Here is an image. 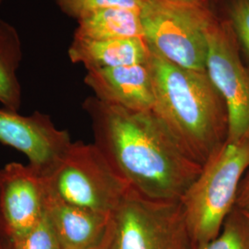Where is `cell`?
Returning a JSON list of instances; mask_svg holds the SVG:
<instances>
[{
  "mask_svg": "<svg viewBox=\"0 0 249 249\" xmlns=\"http://www.w3.org/2000/svg\"><path fill=\"white\" fill-rule=\"evenodd\" d=\"M213 7L215 13L229 24L249 68V0H213Z\"/></svg>",
  "mask_w": 249,
  "mask_h": 249,
  "instance_id": "9a60e30c",
  "label": "cell"
},
{
  "mask_svg": "<svg viewBox=\"0 0 249 249\" xmlns=\"http://www.w3.org/2000/svg\"><path fill=\"white\" fill-rule=\"evenodd\" d=\"M84 83L92 90L93 96L107 104L138 112L154 108L150 60L145 64L89 70Z\"/></svg>",
  "mask_w": 249,
  "mask_h": 249,
  "instance_id": "30bf717a",
  "label": "cell"
},
{
  "mask_svg": "<svg viewBox=\"0 0 249 249\" xmlns=\"http://www.w3.org/2000/svg\"><path fill=\"white\" fill-rule=\"evenodd\" d=\"M189 1H194V2H197L204 5H210V6H213V0H189Z\"/></svg>",
  "mask_w": 249,
  "mask_h": 249,
  "instance_id": "44dd1931",
  "label": "cell"
},
{
  "mask_svg": "<svg viewBox=\"0 0 249 249\" xmlns=\"http://www.w3.org/2000/svg\"><path fill=\"white\" fill-rule=\"evenodd\" d=\"M74 37L90 40H120L144 38L141 11L107 9L77 20Z\"/></svg>",
  "mask_w": 249,
  "mask_h": 249,
  "instance_id": "4fadbf2b",
  "label": "cell"
},
{
  "mask_svg": "<svg viewBox=\"0 0 249 249\" xmlns=\"http://www.w3.org/2000/svg\"><path fill=\"white\" fill-rule=\"evenodd\" d=\"M23 59V45L17 28L0 18V104L17 111L22 106L18 71Z\"/></svg>",
  "mask_w": 249,
  "mask_h": 249,
  "instance_id": "5bb4252c",
  "label": "cell"
},
{
  "mask_svg": "<svg viewBox=\"0 0 249 249\" xmlns=\"http://www.w3.org/2000/svg\"><path fill=\"white\" fill-rule=\"evenodd\" d=\"M141 16L152 49L182 68L206 71L209 27L213 7L189 0H147Z\"/></svg>",
  "mask_w": 249,
  "mask_h": 249,
  "instance_id": "277c9868",
  "label": "cell"
},
{
  "mask_svg": "<svg viewBox=\"0 0 249 249\" xmlns=\"http://www.w3.org/2000/svg\"><path fill=\"white\" fill-rule=\"evenodd\" d=\"M12 249H63L46 213L36 227L21 239L11 242Z\"/></svg>",
  "mask_w": 249,
  "mask_h": 249,
  "instance_id": "ac0fdd59",
  "label": "cell"
},
{
  "mask_svg": "<svg viewBox=\"0 0 249 249\" xmlns=\"http://www.w3.org/2000/svg\"><path fill=\"white\" fill-rule=\"evenodd\" d=\"M102 249H194L180 200L128 190L112 213Z\"/></svg>",
  "mask_w": 249,
  "mask_h": 249,
  "instance_id": "5b68a950",
  "label": "cell"
},
{
  "mask_svg": "<svg viewBox=\"0 0 249 249\" xmlns=\"http://www.w3.org/2000/svg\"><path fill=\"white\" fill-rule=\"evenodd\" d=\"M151 49L152 111L187 156L202 166L228 139L223 97L207 72L182 68Z\"/></svg>",
  "mask_w": 249,
  "mask_h": 249,
  "instance_id": "7a4b0ae2",
  "label": "cell"
},
{
  "mask_svg": "<svg viewBox=\"0 0 249 249\" xmlns=\"http://www.w3.org/2000/svg\"><path fill=\"white\" fill-rule=\"evenodd\" d=\"M9 243H10V240L7 234V231L5 229L3 220H2V216L0 213V249H5Z\"/></svg>",
  "mask_w": 249,
  "mask_h": 249,
  "instance_id": "ffe728a7",
  "label": "cell"
},
{
  "mask_svg": "<svg viewBox=\"0 0 249 249\" xmlns=\"http://www.w3.org/2000/svg\"><path fill=\"white\" fill-rule=\"evenodd\" d=\"M207 38L206 72L227 109V141L249 142V68L229 24L217 14L209 27Z\"/></svg>",
  "mask_w": 249,
  "mask_h": 249,
  "instance_id": "52a82bcc",
  "label": "cell"
},
{
  "mask_svg": "<svg viewBox=\"0 0 249 249\" xmlns=\"http://www.w3.org/2000/svg\"><path fill=\"white\" fill-rule=\"evenodd\" d=\"M96 145L118 176L135 191L160 200H180L200 173L153 111L138 112L89 96Z\"/></svg>",
  "mask_w": 249,
  "mask_h": 249,
  "instance_id": "6da1fadb",
  "label": "cell"
},
{
  "mask_svg": "<svg viewBox=\"0 0 249 249\" xmlns=\"http://www.w3.org/2000/svg\"><path fill=\"white\" fill-rule=\"evenodd\" d=\"M0 142L23 153L28 163L45 178L59 163L71 145L70 133L58 128L40 111L29 116L0 108Z\"/></svg>",
  "mask_w": 249,
  "mask_h": 249,
  "instance_id": "ba28073f",
  "label": "cell"
},
{
  "mask_svg": "<svg viewBox=\"0 0 249 249\" xmlns=\"http://www.w3.org/2000/svg\"><path fill=\"white\" fill-rule=\"evenodd\" d=\"M54 2L64 15L79 20L103 9L120 8L141 11L147 0H54Z\"/></svg>",
  "mask_w": 249,
  "mask_h": 249,
  "instance_id": "e0dca14e",
  "label": "cell"
},
{
  "mask_svg": "<svg viewBox=\"0 0 249 249\" xmlns=\"http://www.w3.org/2000/svg\"><path fill=\"white\" fill-rule=\"evenodd\" d=\"M194 249H249V216L234 207L219 234Z\"/></svg>",
  "mask_w": 249,
  "mask_h": 249,
  "instance_id": "2e32d148",
  "label": "cell"
},
{
  "mask_svg": "<svg viewBox=\"0 0 249 249\" xmlns=\"http://www.w3.org/2000/svg\"><path fill=\"white\" fill-rule=\"evenodd\" d=\"M151 54L145 38L90 40L73 36L68 49L70 60L81 64L86 71L145 64Z\"/></svg>",
  "mask_w": 249,
  "mask_h": 249,
  "instance_id": "7c38bea8",
  "label": "cell"
},
{
  "mask_svg": "<svg viewBox=\"0 0 249 249\" xmlns=\"http://www.w3.org/2000/svg\"><path fill=\"white\" fill-rule=\"evenodd\" d=\"M12 249V247H11V242L9 243V245H8V246H7L5 249Z\"/></svg>",
  "mask_w": 249,
  "mask_h": 249,
  "instance_id": "7402d4cb",
  "label": "cell"
},
{
  "mask_svg": "<svg viewBox=\"0 0 249 249\" xmlns=\"http://www.w3.org/2000/svg\"><path fill=\"white\" fill-rule=\"evenodd\" d=\"M45 178L32 165L9 162L0 169V213L10 242L21 239L45 217Z\"/></svg>",
  "mask_w": 249,
  "mask_h": 249,
  "instance_id": "9c48e42d",
  "label": "cell"
},
{
  "mask_svg": "<svg viewBox=\"0 0 249 249\" xmlns=\"http://www.w3.org/2000/svg\"><path fill=\"white\" fill-rule=\"evenodd\" d=\"M249 169V141H227L202 165L180 199L194 249L219 234Z\"/></svg>",
  "mask_w": 249,
  "mask_h": 249,
  "instance_id": "3957f363",
  "label": "cell"
},
{
  "mask_svg": "<svg viewBox=\"0 0 249 249\" xmlns=\"http://www.w3.org/2000/svg\"><path fill=\"white\" fill-rule=\"evenodd\" d=\"M48 194L68 204L111 215L131 188L94 143L72 142L45 178Z\"/></svg>",
  "mask_w": 249,
  "mask_h": 249,
  "instance_id": "8992f818",
  "label": "cell"
},
{
  "mask_svg": "<svg viewBox=\"0 0 249 249\" xmlns=\"http://www.w3.org/2000/svg\"><path fill=\"white\" fill-rule=\"evenodd\" d=\"M46 217L63 249H102L110 216L68 204L48 194Z\"/></svg>",
  "mask_w": 249,
  "mask_h": 249,
  "instance_id": "8fae6325",
  "label": "cell"
},
{
  "mask_svg": "<svg viewBox=\"0 0 249 249\" xmlns=\"http://www.w3.org/2000/svg\"><path fill=\"white\" fill-rule=\"evenodd\" d=\"M235 207L249 216V169L241 181Z\"/></svg>",
  "mask_w": 249,
  "mask_h": 249,
  "instance_id": "d6986e66",
  "label": "cell"
},
{
  "mask_svg": "<svg viewBox=\"0 0 249 249\" xmlns=\"http://www.w3.org/2000/svg\"><path fill=\"white\" fill-rule=\"evenodd\" d=\"M5 0H0V7L2 6V4H3V2H4Z\"/></svg>",
  "mask_w": 249,
  "mask_h": 249,
  "instance_id": "603a6c76",
  "label": "cell"
}]
</instances>
